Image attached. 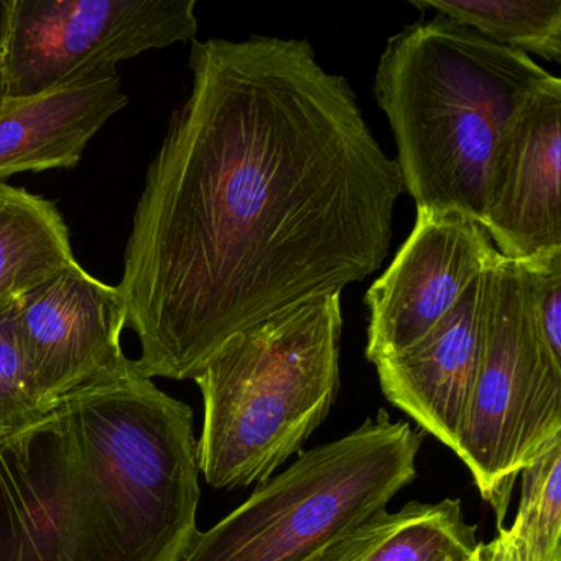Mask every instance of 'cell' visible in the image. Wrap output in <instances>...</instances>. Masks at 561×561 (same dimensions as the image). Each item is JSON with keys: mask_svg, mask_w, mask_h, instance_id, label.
<instances>
[{"mask_svg": "<svg viewBox=\"0 0 561 561\" xmlns=\"http://www.w3.org/2000/svg\"><path fill=\"white\" fill-rule=\"evenodd\" d=\"M530 274L531 307L538 331L557 359H561V255L522 262Z\"/></svg>", "mask_w": 561, "mask_h": 561, "instance_id": "cell-17", "label": "cell"}, {"mask_svg": "<svg viewBox=\"0 0 561 561\" xmlns=\"http://www.w3.org/2000/svg\"><path fill=\"white\" fill-rule=\"evenodd\" d=\"M199 494L193 410L127 359L0 438V561H182Z\"/></svg>", "mask_w": 561, "mask_h": 561, "instance_id": "cell-2", "label": "cell"}, {"mask_svg": "<svg viewBox=\"0 0 561 561\" xmlns=\"http://www.w3.org/2000/svg\"><path fill=\"white\" fill-rule=\"evenodd\" d=\"M117 70L75 78L0 104V185L27 172L73 169L88 144L127 106Z\"/></svg>", "mask_w": 561, "mask_h": 561, "instance_id": "cell-12", "label": "cell"}, {"mask_svg": "<svg viewBox=\"0 0 561 561\" xmlns=\"http://www.w3.org/2000/svg\"><path fill=\"white\" fill-rule=\"evenodd\" d=\"M341 333V291L317 295L236 334L199 369L209 485L262 484L301 451L336 399Z\"/></svg>", "mask_w": 561, "mask_h": 561, "instance_id": "cell-4", "label": "cell"}, {"mask_svg": "<svg viewBox=\"0 0 561 561\" xmlns=\"http://www.w3.org/2000/svg\"><path fill=\"white\" fill-rule=\"evenodd\" d=\"M501 47L561 61L560 0H412Z\"/></svg>", "mask_w": 561, "mask_h": 561, "instance_id": "cell-15", "label": "cell"}, {"mask_svg": "<svg viewBox=\"0 0 561 561\" xmlns=\"http://www.w3.org/2000/svg\"><path fill=\"white\" fill-rule=\"evenodd\" d=\"M70 229L57 203L0 185V305L77 265Z\"/></svg>", "mask_w": 561, "mask_h": 561, "instance_id": "cell-14", "label": "cell"}, {"mask_svg": "<svg viewBox=\"0 0 561 561\" xmlns=\"http://www.w3.org/2000/svg\"><path fill=\"white\" fill-rule=\"evenodd\" d=\"M15 317L18 300L0 305V438L31 425L50 409L32 379Z\"/></svg>", "mask_w": 561, "mask_h": 561, "instance_id": "cell-16", "label": "cell"}, {"mask_svg": "<svg viewBox=\"0 0 561 561\" xmlns=\"http://www.w3.org/2000/svg\"><path fill=\"white\" fill-rule=\"evenodd\" d=\"M548 77L530 55L438 14L389 38L374 96L392 127L396 162L416 209L459 213L482 225L502 130Z\"/></svg>", "mask_w": 561, "mask_h": 561, "instance_id": "cell-3", "label": "cell"}, {"mask_svg": "<svg viewBox=\"0 0 561 561\" xmlns=\"http://www.w3.org/2000/svg\"><path fill=\"white\" fill-rule=\"evenodd\" d=\"M196 0H12L5 100L196 41Z\"/></svg>", "mask_w": 561, "mask_h": 561, "instance_id": "cell-7", "label": "cell"}, {"mask_svg": "<svg viewBox=\"0 0 561 561\" xmlns=\"http://www.w3.org/2000/svg\"><path fill=\"white\" fill-rule=\"evenodd\" d=\"M192 91L147 170L117 285L147 377L386 261L405 192L346 78L307 41H193Z\"/></svg>", "mask_w": 561, "mask_h": 561, "instance_id": "cell-1", "label": "cell"}, {"mask_svg": "<svg viewBox=\"0 0 561 561\" xmlns=\"http://www.w3.org/2000/svg\"><path fill=\"white\" fill-rule=\"evenodd\" d=\"M482 284L481 363L453 451L502 527L518 474L561 436V359L538 331L522 262L497 252Z\"/></svg>", "mask_w": 561, "mask_h": 561, "instance_id": "cell-6", "label": "cell"}, {"mask_svg": "<svg viewBox=\"0 0 561 561\" xmlns=\"http://www.w3.org/2000/svg\"><path fill=\"white\" fill-rule=\"evenodd\" d=\"M423 435L386 410L300 453L205 534L182 561H314L416 478Z\"/></svg>", "mask_w": 561, "mask_h": 561, "instance_id": "cell-5", "label": "cell"}, {"mask_svg": "<svg viewBox=\"0 0 561 561\" xmlns=\"http://www.w3.org/2000/svg\"><path fill=\"white\" fill-rule=\"evenodd\" d=\"M18 331L32 379L48 405L119 369L127 308L119 288L80 262L18 298Z\"/></svg>", "mask_w": 561, "mask_h": 561, "instance_id": "cell-10", "label": "cell"}, {"mask_svg": "<svg viewBox=\"0 0 561 561\" xmlns=\"http://www.w3.org/2000/svg\"><path fill=\"white\" fill-rule=\"evenodd\" d=\"M459 499L377 512L314 561H469L479 541Z\"/></svg>", "mask_w": 561, "mask_h": 561, "instance_id": "cell-13", "label": "cell"}, {"mask_svg": "<svg viewBox=\"0 0 561 561\" xmlns=\"http://www.w3.org/2000/svg\"><path fill=\"white\" fill-rule=\"evenodd\" d=\"M482 226L508 261L561 255V80L553 75L502 130Z\"/></svg>", "mask_w": 561, "mask_h": 561, "instance_id": "cell-9", "label": "cell"}, {"mask_svg": "<svg viewBox=\"0 0 561 561\" xmlns=\"http://www.w3.org/2000/svg\"><path fill=\"white\" fill-rule=\"evenodd\" d=\"M484 331L482 274L415 344L376 363L386 399L455 448L474 390Z\"/></svg>", "mask_w": 561, "mask_h": 561, "instance_id": "cell-11", "label": "cell"}, {"mask_svg": "<svg viewBox=\"0 0 561 561\" xmlns=\"http://www.w3.org/2000/svg\"><path fill=\"white\" fill-rule=\"evenodd\" d=\"M495 254L481 222L416 209L412 232L366 294L367 359L379 363L425 336Z\"/></svg>", "mask_w": 561, "mask_h": 561, "instance_id": "cell-8", "label": "cell"}, {"mask_svg": "<svg viewBox=\"0 0 561 561\" xmlns=\"http://www.w3.org/2000/svg\"><path fill=\"white\" fill-rule=\"evenodd\" d=\"M12 0H0V104L5 100V55L11 28Z\"/></svg>", "mask_w": 561, "mask_h": 561, "instance_id": "cell-18", "label": "cell"}]
</instances>
